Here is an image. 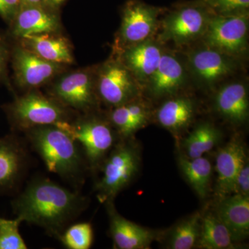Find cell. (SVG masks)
I'll return each mask as SVG.
<instances>
[{"label":"cell","mask_w":249,"mask_h":249,"mask_svg":"<svg viewBox=\"0 0 249 249\" xmlns=\"http://www.w3.org/2000/svg\"><path fill=\"white\" fill-rule=\"evenodd\" d=\"M45 1L49 6H52V7H57L59 5L61 4L65 0H45Z\"/></svg>","instance_id":"35"},{"label":"cell","mask_w":249,"mask_h":249,"mask_svg":"<svg viewBox=\"0 0 249 249\" xmlns=\"http://www.w3.org/2000/svg\"><path fill=\"white\" fill-rule=\"evenodd\" d=\"M120 52L119 58L141 85L146 84L157 70L164 51L151 38Z\"/></svg>","instance_id":"14"},{"label":"cell","mask_w":249,"mask_h":249,"mask_svg":"<svg viewBox=\"0 0 249 249\" xmlns=\"http://www.w3.org/2000/svg\"><path fill=\"white\" fill-rule=\"evenodd\" d=\"M214 106L221 116L234 124H242L248 119V89L244 83L234 82L218 91Z\"/></svg>","instance_id":"20"},{"label":"cell","mask_w":249,"mask_h":249,"mask_svg":"<svg viewBox=\"0 0 249 249\" xmlns=\"http://www.w3.org/2000/svg\"><path fill=\"white\" fill-rule=\"evenodd\" d=\"M86 202L78 193L47 178H39L13 201V209L22 222L39 226L59 238L84 210Z\"/></svg>","instance_id":"1"},{"label":"cell","mask_w":249,"mask_h":249,"mask_svg":"<svg viewBox=\"0 0 249 249\" xmlns=\"http://www.w3.org/2000/svg\"><path fill=\"white\" fill-rule=\"evenodd\" d=\"M243 144L234 138L218 152L216 157L217 178L216 193L222 199L234 193L236 178L247 161V155Z\"/></svg>","instance_id":"13"},{"label":"cell","mask_w":249,"mask_h":249,"mask_svg":"<svg viewBox=\"0 0 249 249\" xmlns=\"http://www.w3.org/2000/svg\"><path fill=\"white\" fill-rule=\"evenodd\" d=\"M64 246L70 249H89L93 242V229L89 223L73 224L59 237Z\"/></svg>","instance_id":"28"},{"label":"cell","mask_w":249,"mask_h":249,"mask_svg":"<svg viewBox=\"0 0 249 249\" xmlns=\"http://www.w3.org/2000/svg\"><path fill=\"white\" fill-rule=\"evenodd\" d=\"M148 119L149 111L146 106L136 99L114 107L109 114V123L124 138L144 127Z\"/></svg>","instance_id":"21"},{"label":"cell","mask_w":249,"mask_h":249,"mask_svg":"<svg viewBox=\"0 0 249 249\" xmlns=\"http://www.w3.org/2000/svg\"><path fill=\"white\" fill-rule=\"evenodd\" d=\"M139 167V155L133 146L126 143L115 145L103 162V176L96 185L100 201H112L133 179Z\"/></svg>","instance_id":"5"},{"label":"cell","mask_w":249,"mask_h":249,"mask_svg":"<svg viewBox=\"0 0 249 249\" xmlns=\"http://www.w3.org/2000/svg\"><path fill=\"white\" fill-rule=\"evenodd\" d=\"M222 134L220 131L209 123L198 125L183 142L188 159L203 157L211 151L219 142Z\"/></svg>","instance_id":"26"},{"label":"cell","mask_w":249,"mask_h":249,"mask_svg":"<svg viewBox=\"0 0 249 249\" xmlns=\"http://www.w3.org/2000/svg\"><path fill=\"white\" fill-rule=\"evenodd\" d=\"M21 6H34V5H40L43 0H20Z\"/></svg>","instance_id":"34"},{"label":"cell","mask_w":249,"mask_h":249,"mask_svg":"<svg viewBox=\"0 0 249 249\" xmlns=\"http://www.w3.org/2000/svg\"><path fill=\"white\" fill-rule=\"evenodd\" d=\"M96 72L85 68L64 75L55 82L52 97L69 109L91 110L96 103Z\"/></svg>","instance_id":"9"},{"label":"cell","mask_w":249,"mask_h":249,"mask_svg":"<svg viewBox=\"0 0 249 249\" xmlns=\"http://www.w3.org/2000/svg\"><path fill=\"white\" fill-rule=\"evenodd\" d=\"M195 114V104L191 98H171L163 103L157 111V119L160 125L174 132L188 127Z\"/></svg>","instance_id":"22"},{"label":"cell","mask_w":249,"mask_h":249,"mask_svg":"<svg viewBox=\"0 0 249 249\" xmlns=\"http://www.w3.org/2000/svg\"><path fill=\"white\" fill-rule=\"evenodd\" d=\"M158 9L139 1L124 6L117 45L119 51L150 40L158 27Z\"/></svg>","instance_id":"10"},{"label":"cell","mask_w":249,"mask_h":249,"mask_svg":"<svg viewBox=\"0 0 249 249\" xmlns=\"http://www.w3.org/2000/svg\"><path fill=\"white\" fill-rule=\"evenodd\" d=\"M24 153L19 142L13 138L0 139V189L16 182L24 167Z\"/></svg>","instance_id":"23"},{"label":"cell","mask_w":249,"mask_h":249,"mask_svg":"<svg viewBox=\"0 0 249 249\" xmlns=\"http://www.w3.org/2000/svg\"><path fill=\"white\" fill-rule=\"evenodd\" d=\"M188 65L196 80L207 86L230 76L237 67L236 58L206 45L188 54Z\"/></svg>","instance_id":"12"},{"label":"cell","mask_w":249,"mask_h":249,"mask_svg":"<svg viewBox=\"0 0 249 249\" xmlns=\"http://www.w3.org/2000/svg\"><path fill=\"white\" fill-rule=\"evenodd\" d=\"M212 15L200 2L175 10L162 22L160 39L179 46L191 43L204 36Z\"/></svg>","instance_id":"8"},{"label":"cell","mask_w":249,"mask_h":249,"mask_svg":"<svg viewBox=\"0 0 249 249\" xmlns=\"http://www.w3.org/2000/svg\"><path fill=\"white\" fill-rule=\"evenodd\" d=\"M68 109L55 98L36 91H29L5 107L12 125L24 132L71 120Z\"/></svg>","instance_id":"3"},{"label":"cell","mask_w":249,"mask_h":249,"mask_svg":"<svg viewBox=\"0 0 249 249\" xmlns=\"http://www.w3.org/2000/svg\"><path fill=\"white\" fill-rule=\"evenodd\" d=\"M19 218L0 217V249H27V246L19 231L22 223Z\"/></svg>","instance_id":"29"},{"label":"cell","mask_w":249,"mask_h":249,"mask_svg":"<svg viewBox=\"0 0 249 249\" xmlns=\"http://www.w3.org/2000/svg\"><path fill=\"white\" fill-rule=\"evenodd\" d=\"M232 238L227 228L216 214H206L201 220L200 234L198 239L199 248L205 249H231Z\"/></svg>","instance_id":"25"},{"label":"cell","mask_w":249,"mask_h":249,"mask_svg":"<svg viewBox=\"0 0 249 249\" xmlns=\"http://www.w3.org/2000/svg\"><path fill=\"white\" fill-rule=\"evenodd\" d=\"M19 40L23 47L48 61L60 65H69L73 62L70 42L56 32L27 36Z\"/></svg>","instance_id":"18"},{"label":"cell","mask_w":249,"mask_h":249,"mask_svg":"<svg viewBox=\"0 0 249 249\" xmlns=\"http://www.w3.org/2000/svg\"><path fill=\"white\" fill-rule=\"evenodd\" d=\"M181 172L192 188L201 199L208 196L211 188L213 168L211 162L204 157L196 159L180 157Z\"/></svg>","instance_id":"24"},{"label":"cell","mask_w":249,"mask_h":249,"mask_svg":"<svg viewBox=\"0 0 249 249\" xmlns=\"http://www.w3.org/2000/svg\"><path fill=\"white\" fill-rule=\"evenodd\" d=\"M249 26V13L212 15L201 38L204 45L237 58L247 53Z\"/></svg>","instance_id":"6"},{"label":"cell","mask_w":249,"mask_h":249,"mask_svg":"<svg viewBox=\"0 0 249 249\" xmlns=\"http://www.w3.org/2000/svg\"><path fill=\"white\" fill-rule=\"evenodd\" d=\"M12 58L16 83L27 89L48 83L62 71L64 65L45 60L21 45L14 49Z\"/></svg>","instance_id":"11"},{"label":"cell","mask_w":249,"mask_h":249,"mask_svg":"<svg viewBox=\"0 0 249 249\" xmlns=\"http://www.w3.org/2000/svg\"><path fill=\"white\" fill-rule=\"evenodd\" d=\"M201 214L196 213L178 224L171 232L169 248L191 249L197 244L201 229Z\"/></svg>","instance_id":"27"},{"label":"cell","mask_w":249,"mask_h":249,"mask_svg":"<svg viewBox=\"0 0 249 249\" xmlns=\"http://www.w3.org/2000/svg\"><path fill=\"white\" fill-rule=\"evenodd\" d=\"M26 134L49 171L70 182H80L84 163L78 142L70 134L56 125L34 127Z\"/></svg>","instance_id":"2"},{"label":"cell","mask_w":249,"mask_h":249,"mask_svg":"<svg viewBox=\"0 0 249 249\" xmlns=\"http://www.w3.org/2000/svg\"><path fill=\"white\" fill-rule=\"evenodd\" d=\"M9 59V46L4 36L0 33V82L6 81Z\"/></svg>","instance_id":"33"},{"label":"cell","mask_w":249,"mask_h":249,"mask_svg":"<svg viewBox=\"0 0 249 249\" xmlns=\"http://www.w3.org/2000/svg\"><path fill=\"white\" fill-rule=\"evenodd\" d=\"M60 27L56 15L47 11L40 4L21 6L11 23V34L18 39L45 33H57Z\"/></svg>","instance_id":"17"},{"label":"cell","mask_w":249,"mask_h":249,"mask_svg":"<svg viewBox=\"0 0 249 249\" xmlns=\"http://www.w3.org/2000/svg\"><path fill=\"white\" fill-rule=\"evenodd\" d=\"M20 8V0H0V16L11 24Z\"/></svg>","instance_id":"31"},{"label":"cell","mask_w":249,"mask_h":249,"mask_svg":"<svg viewBox=\"0 0 249 249\" xmlns=\"http://www.w3.org/2000/svg\"><path fill=\"white\" fill-rule=\"evenodd\" d=\"M97 96L112 107L130 102L140 92V85L119 57L110 58L96 72Z\"/></svg>","instance_id":"7"},{"label":"cell","mask_w":249,"mask_h":249,"mask_svg":"<svg viewBox=\"0 0 249 249\" xmlns=\"http://www.w3.org/2000/svg\"><path fill=\"white\" fill-rule=\"evenodd\" d=\"M199 2L216 16L249 13V0H201Z\"/></svg>","instance_id":"30"},{"label":"cell","mask_w":249,"mask_h":249,"mask_svg":"<svg viewBox=\"0 0 249 249\" xmlns=\"http://www.w3.org/2000/svg\"><path fill=\"white\" fill-rule=\"evenodd\" d=\"M83 147L91 168H96L114 146L116 137L111 124L96 116H87L56 124Z\"/></svg>","instance_id":"4"},{"label":"cell","mask_w":249,"mask_h":249,"mask_svg":"<svg viewBox=\"0 0 249 249\" xmlns=\"http://www.w3.org/2000/svg\"><path fill=\"white\" fill-rule=\"evenodd\" d=\"M233 194L249 196V165L248 160L241 168L236 178Z\"/></svg>","instance_id":"32"},{"label":"cell","mask_w":249,"mask_h":249,"mask_svg":"<svg viewBox=\"0 0 249 249\" xmlns=\"http://www.w3.org/2000/svg\"><path fill=\"white\" fill-rule=\"evenodd\" d=\"M218 219L227 228L233 241L244 240L249 234V197L234 194L221 199Z\"/></svg>","instance_id":"19"},{"label":"cell","mask_w":249,"mask_h":249,"mask_svg":"<svg viewBox=\"0 0 249 249\" xmlns=\"http://www.w3.org/2000/svg\"><path fill=\"white\" fill-rule=\"evenodd\" d=\"M186 79V70L181 60L175 54L163 52L157 70L145 85L152 96L161 97L176 93Z\"/></svg>","instance_id":"16"},{"label":"cell","mask_w":249,"mask_h":249,"mask_svg":"<svg viewBox=\"0 0 249 249\" xmlns=\"http://www.w3.org/2000/svg\"><path fill=\"white\" fill-rule=\"evenodd\" d=\"M110 232L114 246L120 249H143L149 248L156 239L157 234L150 229L141 227L122 217L112 204L107 202Z\"/></svg>","instance_id":"15"}]
</instances>
